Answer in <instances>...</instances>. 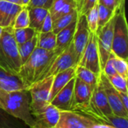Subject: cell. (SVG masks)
I'll return each instance as SVG.
<instances>
[{
    "label": "cell",
    "instance_id": "6da1fadb",
    "mask_svg": "<svg viewBox=\"0 0 128 128\" xmlns=\"http://www.w3.org/2000/svg\"><path fill=\"white\" fill-rule=\"evenodd\" d=\"M62 50L56 48L53 50L35 48L28 60L22 64L18 73L26 89L34 82L44 79L54 60Z\"/></svg>",
    "mask_w": 128,
    "mask_h": 128
},
{
    "label": "cell",
    "instance_id": "ffe728a7",
    "mask_svg": "<svg viewBox=\"0 0 128 128\" xmlns=\"http://www.w3.org/2000/svg\"><path fill=\"white\" fill-rule=\"evenodd\" d=\"M29 16V27L39 32L49 10L41 8H27Z\"/></svg>",
    "mask_w": 128,
    "mask_h": 128
},
{
    "label": "cell",
    "instance_id": "5bb4252c",
    "mask_svg": "<svg viewBox=\"0 0 128 128\" xmlns=\"http://www.w3.org/2000/svg\"><path fill=\"white\" fill-rule=\"evenodd\" d=\"M75 78L71 79L65 86L61 89L50 101V104L57 108L59 111H70L73 100Z\"/></svg>",
    "mask_w": 128,
    "mask_h": 128
},
{
    "label": "cell",
    "instance_id": "7402d4cb",
    "mask_svg": "<svg viewBox=\"0 0 128 128\" xmlns=\"http://www.w3.org/2000/svg\"><path fill=\"white\" fill-rule=\"evenodd\" d=\"M37 47L46 50H55L56 48V34L52 31L38 32Z\"/></svg>",
    "mask_w": 128,
    "mask_h": 128
},
{
    "label": "cell",
    "instance_id": "4316f807",
    "mask_svg": "<svg viewBox=\"0 0 128 128\" xmlns=\"http://www.w3.org/2000/svg\"><path fill=\"white\" fill-rule=\"evenodd\" d=\"M116 13L117 12L113 11L102 4H98V30H99L103 26H104L116 15Z\"/></svg>",
    "mask_w": 128,
    "mask_h": 128
},
{
    "label": "cell",
    "instance_id": "d6a6232c",
    "mask_svg": "<svg viewBox=\"0 0 128 128\" xmlns=\"http://www.w3.org/2000/svg\"><path fill=\"white\" fill-rule=\"evenodd\" d=\"M97 3L98 0H80L76 4L78 16L86 15Z\"/></svg>",
    "mask_w": 128,
    "mask_h": 128
},
{
    "label": "cell",
    "instance_id": "d4e9b609",
    "mask_svg": "<svg viewBox=\"0 0 128 128\" xmlns=\"http://www.w3.org/2000/svg\"><path fill=\"white\" fill-rule=\"evenodd\" d=\"M78 13L76 10H74L71 12L64 14L56 20L52 21V32L56 34L67 26H68L73 20L77 19Z\"/></svg>",
    "mask_w": 128,
    "mask_h": 128
},
{
    "label": "cell",
    "instance_id": "8d00e7d4",
    "mask_svg": "<svg viewBox=\"0 0 128 128\" xmlns=\"http://www.w3.org/2000/svg\"><path fill=\"white\" fill-rule=\"evenodd\" d=\"M52 31V20L50 12L47 14L44 19V21L38 32H48Z\"/></svg>",
    "mask_w": 128,
    "mask_h": 128
},
{
    "label": "cell",
    "instance_id": "9c48e42d",
    "mask_svg": "<svg viewBox=\"0 0 128 128\" xmlns=\"http://www.w3.org/2000/svg\"><path fill=\"white\" fill-rule=\"evenodd\" d=\"M78 62L73 42L71 41V43L56 58L48 71L44 75V79L51 76H55L69 68H75L78 64Z\"/></svg>",
    "mask_w": 128,
    "mask_h": 128
},
{
    "label": "cell",
    "instance_id": "f546056e",
    "mask_svg": "<svg viewBox=\"0 0 128 128\" xmlns=\"http://www.w3.org/2000/svg\"><path fill=\"white\" fill-rule=\"evenodd\" d=\"M98 4L97 3L86 14V20L88 22V26L89 28V30L92 33L97 32L98 27Z\"/></svg>",
    "mask_w": 128,
    "mask_h": 128
},
{
    "label": "cell",
    "instance_id": "d6986e66",
    "mask_svg": "<svg viewBox=\"0 0 128 128\" xmlns=\"http://www.w3.org/2000/svg\"><path fill=\"white\" fill-rule=\"evenodd\" d=\"M77 19L73 20L68 26L56 34V49L64 50L73 40L76 31Z\"/></svg>",
    "mask_w": 128,
    "mask_h": 128
},
{
    "label": "cell",
    "instance_id": "1f68e13d",
    "mask_svg": "<svg viewBox=\"0 0 128 128\" xmlns=\"http://www.w3.org/2000/svg\"><path fill=\"white\" fill-rule=\"evenodd\" d=\"M113 65L116 73L124 79L128 78V61L121 58L113 53Z\"/></svg>",
    "mask_w": 128,
    "mask_h": 128
},
{
    "label": "cell",
    "instance_id": "836d02e7",
    "mask_svg": "<svg viewBox=\"0 0 128 128\" xmlns=\"http://www.w3.org/2000/svg\"><path fill=\"white\" fill-rule=\"evenodd\" d=\"M53 0H30L26 8H41L50 10Z\"/></svg>",
    "mask_w": 128,
    "mask_h": 128
},
{
    "label": "cell",
    "instance_id": "603a6c76",
    "mask_svg": "<svg viewBox=\"0 0 128 128\" xmlns=\"http://www.w3.org/2000/svg\"><path fill=\"white\" fill-rule=\"evenodd\" d=\"M0 128H29L20 120L13 117L0 107Z\"/></svg>",
    "mask_w": 128,
    "mask_h": 128
},
{
    "label": "cell",
    "instance_id": "ee69618b",
    "mask_svg": "<svg viewBox=\"0 0 128 128\" xmlns=\"http://www.w3.org/2000/svg\"><path fill=\"white\" fill-rule=\"evenodd\" d=\"M2 31H3V28L0 26V38L2 37Z\"/></svg>",
    "mask_w": 128,
    "mask_h": 128
},
{
    "label": "cell",
    "instance_id": "9a60e30c",
    "mask_svg": "<svg viewBox=\"0 0 128 128\" xmlns=\"http://www.w3.org/2000/svg\"><path fill=\"white\" fill-rule=\"evenodd\" d=\"M24 6L0 0V26L13 27L15 19Z\"/></svg>",
    "mask_w": 128,
    "mask_h": 128
},
{
    "label": "cell",
    "instance_id": "b9f144b4",
    "mask_svg": "<svg viewBox=\"0 0 128 128\" xmlns=\"http://www.w3.org/2000/svg\"><path fill=\"white\" fill-rule=\"evenodd\" d=\"M118 2L119 3V4L122 6V7H124V0H117Z\"/></svg>",
    "mask_w": 128,
    "mask_h": 128
},
{
    "label": "cell",
    "instance_id": "ab89813d",
    "mask_svg": "<svg viewBox=\"0 0 128 128\" xmlns=\"http://www.w3.org/2000/svg\"><path fill=\"white\" fill-rule=\"evenodd\" d=\"M6 92L2 88L1 86H0V107L2 106V103H3V99H4V97L5 95Z\"/></svg>",
    "mask_w": 128,
    "mask_h": 128
},
{
    "label": "cell",
    "instance_id": "ac0fdd59",
    "mask_svg": "<svg viewBox=\"0 0 128 128\" xmlns=\"http://www.w3.org/2000/svg\"><path fill=\"white\" fill-rule=\"evenodd\" d=\"M74 10H76V4L74 0H53L49 12L53 21Z\"/></svg>",
    "mask_w": 128,
    "mask_h": 128
},
{
    "label": "cell",
    "instance_id": "52a82bcc",
    "mask_svg": "<svg viewBox=\"0 0 128 128\" xmlns=\"http://www.w3.org/2000/svg\"><path fill=\"white\" fill-rule=\"evenodd\" d=\"M92 92L93 88L76 77L70 111L80 112L88 116Z\"/></svg>",
    "mask_w": 128,
    "mask_h": 128
},
{
    "label": "cell",
    "instance_id": "bcb514c9",
    "mask_svg": "<svg viewBox=\"0 0 128 128\" xmlns=\"http://www.w3.org/2000/svg\"></svg>",
    "mask_w": 128,
    "mask_h": 128
},
{
    "label": "cell",
    "instance_id": "f6af8a7d",
    "mask_svg": "<svg viewBox=\"0 0 128 128\" xmlns=\"http://www.w3.org/2000/svg\"><path fill=\"white\" fill-rule=\"evenodd\" d=\"M74 1L76 2V4H77V3L79 2V1H80V0H74Z\"/></svg>",
    "mask_w": 128,
    "mask_h": 128
},
{
    "label": "cell",
    "instance_id": "484cf974",
    "mask_svg": "<svg viewBox=\"0 0 128 128\" xmlns=\"http://www.w3.org/2000/svg\"><path fill=\"white\" fill-rule=\"evenodd\" d=\"M38 32L31 27L14 29V36L18 45L31 40Z\"/></svg>",
    "mask_w": 128,
    "mask_h": 128
},
{
    "label": "cell",
    "instance_id": "5b68a950",
    "mask_svg": "<svg viewBox=\"0 0 128 128\" xmlns=\"http://www.w3.org/2000/svg\"><path fill=\"white\" fill-rule=\"evenodd\" d=\"M53 81V76L34 82L28 88L30 94V111L32 115L45 109L49 103V95Z\"/></svg>",
    "mask_w": 128,
    "mask_h": 128
},
{
    "label": "cell",
    "instance_id": "f35d334b",
    "mask_svg": "<svg viewBox=\"0 0 128 128\" xmlns=\"http://www.w3.org/2000/svg\"><path fill=\"white\" fill-rule=\"evenodd\" d=\"M92 128H115L109 124H100V123H96L94 124Z\"/></svg>",
    "mask_w": 128,
    "mask_h": 128
},
{
    "label": "cell",
    "instance_id": "d590c367",
    "mask_svg": "<svg viewBox=\"0 0 128 128\" xmlns=\"http://www.w3.org/2000/svg\"><path fill=\"white\" fill-rule=\"evenodd\" d=\"M98 3L116 12L124 8V7H122L117 0H98Z\"/></svg>",
    "mask_w": 128,
    "mask_h": 128
},
{
    "label": "cell",
    "instance_id": "f1b7e54d",
    "mask_svg": "<svg viewBox=\"0 0 128 128\" xmlns=\"http://www.w3.org/2000/svg\"><path fill=\"white\" fill-rule=\"evenodd\" d=\"M112 86L118 92L123 93H128V80L124 79L121 75L116 74L113 76L107 77Z\"/></svg>",
    "mask_w": 128,
    "mask_h": 128
},
{
    "label": "cell",
    "instance_id": "7bdbcfd3",
    "mask_svg": "<svg viewBox=\"0 0 128 128\" xmlns=\"http://www.w3.org/2000/svg\"><path fill=\"white\" fill-rule=\"evenodd\" d=\"M29 2H30V0H22V4H23V6H26V7Z\"/></svg>",
    "mask_w": 128,
    "mask_h": 128
},
{
    "label": "cell",
    "instance_id": "74e56055",
    "mask_svg": "<svg viewBox=\"0 0 128 128\" xmlns=\"http://www.w3.org/2000/svg\"><path fill=\"white\" fill-rule=\"evenodd\" d=\"M120 98H121V100L123 104V106H124V108L128 111V93H123V92H118Z\"/></svg>",
    "mask_w": 128,
    "mask_h": 128
},
{
    "label": "cell",
    "instance_id": "3957f363",
    "mask_svg": "<svg viewBox=\"0 0 128 128\" xmlns=\"http://www.w3.org/2000/svg\"><path fill=\"white\" fill-rule=\"evenodd\" d=\"M22 62L12 27L3 28L0 38V67L4 70L18 74Z\"/></svg>",
    "mask_w": 128,
    "mask_h": 128
},
{
    "label": "cell",
    "instance_id": "ba28073f",
    "mask_svg": "<svg viewBox=\"0 0 128 128\" xmlns=\"http://www.w3.org/2000/svg\"><path fill=\"white\" fill-rule=\"evenodd\" d=\"M78 65L90 70L98 76L102 72L97 44V34L95 33L90 32L88 44L78 62Z\"/></svg>",
    "mask_w": 128,
    "mask_h": 128
},
{
    "label": "cell",
    "instance_id": "4dcf8cb0",
    "mask_svg": "<svg viewBox=\"0 0 128 128\" xmlns=\"http://www.w3.org/2000/svg\"><path fill=\"white\" fill-rule=\"evenodd\" d=\"M104 124H109L115 128H128V118L112 114L105 117Z\"/></svg>",
    "mask_w": 128,
    "mask_h": 128
},
{
    "label": "cell",
    "instance_id": "e0dca14e",
    "mask_svg": "<svg viewBox=\"0 0 128 128\" xmlns=\"http://www.w3.org/2000/svg\"><path fill=\"white\" fill-rule=\"evenodd\" d=\"M74 77H75V68H69L53 76V81L49 95V103H50L57 93Z\"/></svg>",
    "mask_w": 128,
    "mask_h": 128
},
{
    "label": "cell",
    "instance_id": "83f0119b",
    "mask_svg": "<svg viewBox=\"0 0 128 128\" xmlns=\"http://www.w3.org/2000/svg\"><path fill=\"white\" fill-rule=\"evenodd\" d=\"M27 27H29V16L28 8L24 6L17 14L12 28L14 29H18Z\"/></svg>",
    "mask_w": 128,
    "mask_h": 128
},
{
    "label": "cell",
    "instance_id": "e575fe53",
    "mask_svg": "<svg viewBox=\"0 0 128 128\" xmlns=\"http://www.w3.org/2000/svg\"><path fill=\"white\" fill-rule=\"evenodd\" d=\"M102 72L105 74V76L106 77L113 76L117 74L115 70L114 65H113V52H112L110 53V56L107 62H106V64H105L104 68L102 70Z\"/></svg>",
    "mask_w": 128,
    "mask_h": 128
},
{
    "label": "cell",
    "instance_id": "60d3db41",
    "mask_svg": "<svg viewBox=\"0 0 128 128\" xmlns=\"http://www.w3.org/2000/svg\"><path fill=\"white\" fill-rule=\"evenodd\" d=\"M3 1L8 2H10V3H14V4H18V5L23 6V4H22V0H3Z\"/></svg>",
    "mask_w": 128,
    "mask_h": 128
},
{
    "label": "cell",
    "instance_id": "4fadbf2b",
    "mask_svg": "<svg viewBox=\"0 0 128 128\" xmlns=\"http://www.w3.org/2000/svg\"><path fill=\"white\" fill-rule=\"evenodd\" d=\"M32 116L34 121L32 128H52L56 126L59 120L60 111L50 104L45 109Z\"/></svg>",
    "mask_w": 128,
    "mask_h": 128
},
{
    "label": "cell",
    "instance_id": "8fae6325",
    "mask_svg": "<svg viewBox=\"0 0 128 128\" xmlns=\"http://www.w3.org/2000/svg\"><path fill=\"white\" fill-rule=\"evenodd\" d=\"M100 79L112 114L120 117L128 118V111L123 106L118 92L112 86L103 72L100 74Z\"/></svg>",
    "mask_w": 128,
    "mask_h": 128
},
{
    "label": "cell",
    "instance_id": "44dd1931",
    "mask_svg": "<svg viewBox=\"0 0 128 128\" xmlns=\"http://www.w3.org/2000/svg\"><path fill=\"white\" fill-rule=\"evenodd\" d=\"M99 76L96 75L92 71L84 67L80 66L78 64L75 67V77L80 79L93 89L98 83Z\"/></svg>",
    "mask_w": 128,
    "mask_h": 128
},
{
    "label": "cell",
    "instance_id": "2e32d148",
    "mask_svg": "<svg viewBox=\"0 0 128 128\" xmlns=\"http://www.w3.org/2000/svg\"><path fill=\"white\" fill-rule=\"evenodd\" d=\"M0 86L5 92L26 89L18 74L10 73L0 67ZM27 90V89H26Z\"/></svg>",
    "mask_w": 128,
    "mask_h": 128
},
{
    "label": "cell",
    "instance_id": "30bf717a",
    "mask_svg": "<svg viewBox=\"0 0 128 128\" xmlns=\"http://www.w3.org/2000/svg\"><path fill=\"white\" fill-rule=\"evenodd\" d=\"M98 123L93 118L74 111H60L56 128H92Z\"/></svg>",
    "mask_w": 128,
    "mask_h": 128
},
{
    "label": "cell",
    "instance_id": "7a4b0ae2",
    "mask_svg": "<svg viewBox=\"0 0 128 128\" xmlns=\"http://www.w3.org/2000/svg\"><path fill=\"white\" fill-rule=\"evenodd\" d=\"M30 94L28 90L6 92L2 108L13 117L20 120L29 128L34 124L30 111Z\"/></svg>",
    "mask_w": 128,
    "mask_h": 128
},
{
    "label": "cell",
    "instance_id": "277c9868",
    "mask_svg": "<svg viewBox=\"0 0 128 128\" xmlns=\"http://www.w3.org/2000/svg\"><path fill=\"white\" fill-rule=\"evenodd\" d=\"M112 52L118 57L128 59V28L124 14V8L116 14Z\"/></svg>",
    "mask_w": 128,
    "mask_h": 128
},
{
    "label": "cell",
    "instance_id": "cb8c5ba5",
    "mask_svg": "<svg viewBox=\"0 0 128 128\" xmlns=\"http://www.w3.org/2000/svg\"><path fill=\"white\" fill-rule=\"evenodd\" d=\"M37 42H38V33L29 40L18 45V50L19 54L20 56L22 64H23L28 58L30 57L32 53L34 52L35 48L37 47Z\"/></svg>",
    "mask_w": 128,
    "mask_h": 128
},
{
    "label": "cell",
    "instance_id": "7c38bea8",
    "mask_svg": "<svg viewBox=\"0 0 128 128\" xmlns=\"http://www.w3.org/2000/svg\"><path fill=\"white\" fill-rule=\"evenodd\" d=\"M90 32H91L88 26L86 15L78 16L76 31L72 40L78 61H80V58L82 57V53L88 44L90 36Z\"/></svg>",
    "mask_w": 128,
    "mask_h": 128
},
{
    "label": "cell",
    "instance_id": "8992f818",
    "mask_svg": "<svg viewBox=\"0 0 128 128\" xmlns=\"http://www.w3.org/2000/svg\"><path fill=\"white\" fill-rule=\"evenodd\" d=\"M116 15L101 28L97 31V44L100 57L101 71L104 70L110 53L112 52V45L113 38V30Z\"/></svg>",
    "mask_w": 128,
    "mask_h": 128
}]
</instances>
